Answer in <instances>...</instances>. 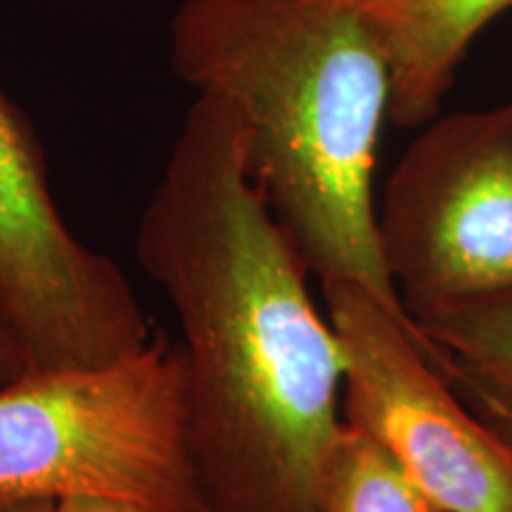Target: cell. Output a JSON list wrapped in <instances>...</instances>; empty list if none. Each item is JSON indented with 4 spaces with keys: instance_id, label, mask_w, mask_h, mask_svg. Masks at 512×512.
Segmentation results:
<instances>
[{
    "instance_id": "obj_12",
    "label": "cell",
    "mask_w": 512,
    "mask_h": 512,
    "mask_svg": "<svg viewBox=\"0 0 512 512\" xmlns=\"http://www.w3.org/2000/svg\"><path fill=\"white\" fill-rule=\"evenodd\" d=\"M48 503H15V505H0V512H43Z\"/></svg>"
},
{
    "instance_id": "obj_13",
    "label": "cell",
    "mask_w": 512,
    "mask_h": 512,
    "mask_svg": "<svg viewBox=\"0 0 512 512\" xmlns=\"http://www.w3.org/2000/svg\"><path fill=\"white\" fill-rule=\"evenodd\" d=\"M505 105H508V107H510V112H512V95H510V100H508V102H505Z\"/></svg>"
},
{
    "instance_id": "obj_3",
    "label": "cell",
    "mask_w": 512,
    "mask_h": 512,
    "mask_svg": "<svg viewBox=\"0 0 512 512\" xmlns=\"http://www.w3.org/2000/svg\"><path fill=\"white\" fill-rule=\"evenodd\" d=\"M83 496L214 512L192 453L178 344L155 337L105 366L27 370L0 384V505Z\"/></svg>"
},
{
    "instance_id": "obj_7",
    "label": "cell",
    "mask_w": 512,
    "mask_h": 512,
    "mask_svg": "<svg viewBox=\"0 0 512 512\" xmlns=\"http://www.w3.org/2000/svg\"><path fill=\"white\" fill-rule=\"evenodd\" d=\"M387 55L392 72L389 121L418 128L439 117L460 62L479 31L512 0H342Z\"/></svg>"
},
{
    "instance_id": "obj_6",
    "label": "cell",
    "mask_w": 512,
    "mask_h": 512,
    "mask_svg": "<svg viewBox=\"0 0 512 512\" xmlns=\"http://www.w3.org/2000/svg\"><path fill=\"white\" fill-rule=\"evenodd\" d=\"M136 292L67 226L34 126L0 91V313L29 363L74 361L117 335Z\"/></svg>"
},
{
    "instance_id": "obj_10",
    "label": "cell",
    "mask_w": 512,
    "mask_h": 512,
    "mask_svg": "<svg viewBox=\"0 0 512 512\" xmlns=\"http://www.w3.org/2000/svg\"><path fill=\"white\" fill-rule=\"evenodd\" d=\"M43 512H155L143 505L114 501V498H64V501L48 503Z\"/></svg>"
},
{
    "instance_id": "obj_11",
    "label": "cell",
    "mask_w": 512,
    "mask_h": 512,
    "mask_svg": "<svg viewBox=\"0 0 512 512\" xmlns=\"http://www.w3.org/2000/svg\"><path fill=\"white\" fill-rule=\"evenodd\" d=\"M22 373H27V361H24V354L15 335H12L8 320L0 313V384L15 380Z\"/></svg>"
},
{
    "instance_id": "obj_2",
    "label": "cell",
    "mask_w": 512,
    "mask_h": 512,
    "mask_svg": "<svg viewBox=\"0 0 512 512\" xmlns=\"http://www.w3.org/2000/svg\"><path fill=\"white\" fill-rule=\"evenodd\" d=\"M171 67L233 107L249 176L320 285L356 283L408 318L377 230L392 72L368 24L342 0H181Z\"/></svg>"
},
{
    "instance_id": "obj_1",
    "label": "cell",
    "mask_w": 512,
    "mask_h": 512,
    "mask_svg": "<svg viewBox=\"0 0 512 512\" xmlns=\"http://www.w3.org/2000/svg\"><path fill=\"white\" fill-rule=\"evenodd\" d=\"M178 320L190 437L214 512H320L344 354L309 266L249 176L233 107L197 93L138 221Z\"/></svg>"
},
{
    "instance_id": "obj_5",
    "label": "cell",
    "mask_w": 512,
    "mask_h": 512,
    "mask_svg": "<svg viewBox=\"0 0 512 512\" xmlns=\"http://www.w3.org/2000/svg\"><path fill=\"white\" fill-rule=\"evenodd\" d=\"M320 287L344 354V420L444 512H512V446L434 366L418 328L366 287Z\"/></svg>"
},
{
    "instance_id": "obj_9",
    "label": "cell",
    "mask_w": 512,
    "mask_h": 512,
    "mask_svg": "<svg viewBox=\"0 0 512 512\" xmlns=\"http://www.w3.org/2000/svg\"><path fill=\"white\" fill-rule=\"evenodd\" d=\"M320 512H444L392 453L344 420L323 477Z\"/></svg>"
},
{
    "instance_id": "obj_4",
    "label": "cell",
    "mask_w": 512,
    "mask_h": 512,
    "mask_svg": "<svg viewBox=\"0 0 512 512\" xmlns=\"http://www.w3.org/2000/svg\"><path fill=\"white\" fill-rule=\"evenodd\" d=\"M377 230L413 320L512 299V112L434 117L384 185Z\"/></svg>"
},
{
    "instance_id": "obj_8",
    "label": "cell",
    "mask_w": 512,
    "mask_h": 512,
    "mask_svg": "<svg viewBox=\"0 0 512 512\" xmlns=\"http://www.w3.org/2000/svg\"><path fill=\"white\" fill-rule=\"evenodd\" d=\"M415 328L434 366L512 446V299L437 313Z\"/></svg>"
}]
</instances>
